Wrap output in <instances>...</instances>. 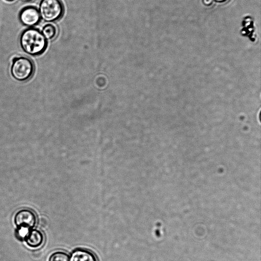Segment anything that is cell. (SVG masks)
Listing matches in <instances>:
<instances>
[{"mask_svg":"<svg viewBox=\"0 0 261 261\" xmlns=\"http://www.w3.org/2000/svg\"><path fill=\"white\" fill-rule=\"evenodd\" d=\"M19 42L24 52L31 56H38L46 49L47 41L42 32L37 29L29 28L20 35Z\"/></svg>","mask_w":261,"mask_h":261,"instance_id":"cell-1","label":"cell"},{"mask_svg":"<svg viewBox=\"0 0 261 261\" xmlns=\"http://www.w3.org/2000/svg\"><path fill=\"white\" fill-rule=\"evenodd\" d=\"M35 66L33 61L24 56L13 59L10 72L12 77L19 82L29 80L33 75Z\"/></svg>","mask_w":261,"mask_h":261,"instance_id":"cell-2","label":"cell"},{"mask_svg":"<svg viewBox=\"0 0 261 261\" xmlns=\"http://www.w3.org/2000/svg\"><path fill=\"white\" fill-rule=\"evenodd\" d=\"M38 11L44 21L54 22L62 17L64 8L61 0H41Z\"/></svg>","mask_w":261,"mask_h":261,"instance_id":"cell-3","label":"cell"},{"mask_svg":"<svg viewBox=\"0 0 261 261\" xmlns=\"http://www.w3.org/2000/svg\"><path fill=\"white\" fill-rule=\"evenodd\" d=\"M13 220L17 229L23 228L29 230L36 225L37 217L33 210L24 208L16 212Z\"/></svg>","mask_w":261,"mask_h":261,"instance_id":"cell-4","label":"cell"},{"mask_svg":"<svg viewBox=\"0 0 261 261\" xmlns=\"http://www.w3.org/2000/svg\"><path fill=\"white\" fill-rule=\"evenodd\" d=\"M19 18L23 25L30 28L37 25L40 21L39 11L33 6L23 8L19 12Z\"/></svg>","mask_w":261,"mask_h":261,"instance_id":"cell-5","label":"cell"},{"mask_svg":"<svg viewBox=\"0 0 261 261\" xmlns=\"http://www.w3.org/2000/svg\"><path fill=\"white\" fill-rule=\"evenodd\" d=\"M23 240L28 247L32 248H38L44 244L45 236L40 230L32 228L28 230Z\"/></svg>","mask_w":261,"mask_h":261,"instance_id":"cell-6","label":"cell"},{"mask_svg":"<svg viewBox=\"0 0 261 261\" xmlns=\"http://www.w3.org/2000/svg\"><path fill=\"white\" fill-rule=\"evenodd\" d=\"M70 261H98L93 252L85 248H77L71 254Z\"/></svg>","mask_w":261,"mask_h":261,"instance_id":"cell-7","label":"cell"},{"mask_svg":"<svg viewBox=\"0 0 261 261\" xmlns=\"http://www.w3.org/2000/svg\"><path fill=\"white\" fill-rule=\"evenodd\" d=\"M42 33L46 40H52L57 35V27L53 24H47L43 27Z\"/></svg>","mask_w":261,"mask_h":261,"instance_id":"cell-8","label":"cell"},{"mask_svg":"<svg viewBox=\"0 0 261 261\" xmlns=\"http://www.w3.org/2000/svg\"><path fill=\"white\" fill-rule=\"evenodd\" d=\"M48 261H70V256L66 252L59 250L49 256Z\"/></svg>","mask_w":261,"mask_h":261,"instance_id":"cell-9","label":"cell"},{"mask_svg":"<svg viewBox=\"0 0 261 261\" xmlns=\"http://www.w3.org/2000/svg\"><path fill=\"white\" fill-rule=\"evenodd\" d=\"M202 3L205 6H210L213 3V0H202Z\"/></svg>","mask_w":261,"mask_h":261,"instance_id":"cell-10","label":"cell"},{"mask_svg":"<svg viewBox=\"0 0 261 261\" xmlns=\"http://www.w3.org/2000/svg\"><path fill=\"white\" fill-rule=\"evenodd\" d=\"M218 3H224L227 2L228 0H213Z\"/></svg>","mask_w":261,"mask_h":261,"instance_id":"cell-11","label":"cell"},{"mask_svg":"<svg viewBox=\"0 0 261 261\" xmlns=\"http://www.w3.org/2000/svg\"><path fill=\"white\" fill-rule=\"evenodd\" d=\"M20 1H21L22 2H31L32 1H33V0H20Z\"/></svg>","mask_w":261,"mask_h":261,"instance_id":"cell-12","label":"cell"},{"mask_svg":"<svg viewBox=\"0 0 261 261\" xmlns=\"http://www.w3.org/2000/svg\"><path fill=\"white\" fill-rule=\"evenodd\" d=\"M5 1H6L7 2H11L14 1L15 0H5Z\"/></svg>","mask_w":261,"mask_h":261,"instance_id":"cell-13","label":"cell"}]
</instances>
